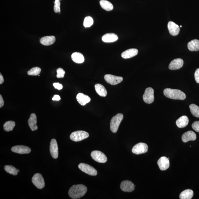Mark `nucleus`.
<instances>
[{
	"label": "nucleus",
	"mask_w": 199,
	"mask_h": 199,
	"mask_svg": "<svg viewBox=\"0 0 199 199\" xmlns=\"http://www.w3.org/2000/svg\"><path fill=\"white\" fill-rule=\"evenodd\" d=\"M180 27H182V26H180Z\"/></svg>",
	"instance_id": "42"
},
{
	"label": "nucleus",
	"mask_w": 199,
	"mask_h": 199,
	"mask_svg": "<svg viewBox=\"0 0 199 199\" xmlns=\"http://www.w3.org/2000/svg\"><path fill=\"white\" fill-rule=\"evenodd\" d=\"M50 152L52 157L57 159L58 156V146L56 139H53L51 141L50 145Z\"/></svg>",
	"instance_id": "13"
},
{
	"label": "nucleus",
	"mask_w": 199,
	"mask_h": 199,
	"mask_svg": "<svg viewBox=\"0 0 199 199\" xmlns=\"http://www.w3.org/2000/svg\"><path fill=\"white\" fill-rule=\"evenodd\" d=\"M192 128L196 132L199 133V121L193 122L192 125Z\"/></svg>",
	"instance_id": "36"
},
{
	"label": "nucleus",
	"mask_w": 199,
	"mask_h": 199,
	"mask_svg": "<svg viewBox=\"0 0 199 199\" xmlns=\"http://www.w3.org/2000/svg\"><path fill=\"white\" fill-rule=\"evenodd\" d=\"M41 69L38 67H34L29 70L27 74L30 76H37L39 75L41 73Z\"/></svg>",
	"instance_id": "33"
},
{
	"label": "nucleus",
	"mask_w": 199,
	"mask_h": 199,
	"mask_svg": "<svg viewBox=\"0 0 199 199\" xmlns=\"http://www.w3.org/2000/svg\"><path fill=\"white\" fill-rule=\"evenodd\" d=\"M77 99L78 103L82 105H85L91 101L89 97L82 93H79L77 94Z\"/></svg>",
	"instance_id": "21"
},
{
	"label": "nucleus",
	"mask_w": 199,
	"mask_h": 199,
	"mask_svg": "<svg viewBox=\"0 0 199 199\" xmlns=\"http://www.w3.org/2000/svg\"><path fill=\"white\" fill-rule=\"evenodd\" d=\"M78 167L83 172L86 173L87 174L92 176H95L97 175V171L89 165L81 163L78 165Z\"/></svg>",
	"instance_id": "5"
},
{
	"label": "nucleus",
	"mask_w": 199,
	"mask_h": 199,
	"mask_svg": "<svg viewBox=\"0 0 199 199\" xmlns=\"http://www.w3.org/2000/svg\"><path fill=\"white\" fill-rule=\"evenodd\" d=\"M5 170L6 172L14 175H18L20 170L11 165H6L5 166Z\"/></svg>",
	"instance_id": "29"
},
{
	"label": "nucleus",
	"mask_w": 199,
	"mask_h": 199,
	"mask_svg": "<svg viewBox=\"0 0 199 199\" xmlns=\"http://www.w3.org/2000/svg\"><path fill=\"white\" fill-rule=\"evenodd\" d=\"M195 79L197 83H199V68L197 69L194 74Z\"/></svg>",
	"instance_id": "37"
},
{
	"label": "nucleus",
	"mask_w": 199,
	"mask_h": 199,
	"mask_svg": "<svg viewBox=\"0 0 199 199\" xmlns=\"http://www.w3.org/2000/svg\"><path fill=\"white\" fill-rule=\"evenodd\" d=\"M91 155L93 159L97 162L100 163H105L107 161V156L101 151H93L91 153Z\"/></svg>",
	"instance_id": "7"
},
{
	"label": "nucleus",
	"mask_w": 199,
	"mask_h": 199,
	"mask_svg": "<svg viewBox=\"0 0 199 199\" xmlns=\"http://www.w3.org/2000/svg\"><path fill=\"white\" fill-rule=\"evenodd\" d=\"M184 61L180 58L175 59L173 60L169 65V68L171 70L180 69L183 66Z\"/></svg>",
	"instance_id": "14"
},
{
	"label": "nucleus",
	"mask_w": 199,
	"mask_h": 199,
	"mask_svg": "<svg viewBox=\"0 0 199 199\" xmlns=\"http://www.w3.org/2000/svg\"><path fill=\"white\" fill-rule=\"evenodd\" d=\"M61 0H55L54 2V11L57 13H60L61 12L60 9V2Z\"/></svg>",
	"instance_id": "34"
},
{
	"label": "nucleus",
	"mask_w": 199,
	"mask_h": 199,
	"mask_svg": "<svg viewBox=\"0 0 199 199\" xmlns=\"http://www.w3.org/2000/svg\"><path fill=\"white\" fill-rule=\"evenodd\" d=\"M118 36L113 33L106 34L102 37V41L105 43H110L117 41L118 40Z\"/></svg>",
	"instance_id": "18"
},
{
	"label": "nucleus",
	"mask_w": 199,
	"mask_h": 199,
	"mask_svg": "<svg viewBox=\"0 0 199 199\" xmlns=\"http://www.w3.org/2000/svg\"><path fill=\"white\" fill-rule=\"evenodd\" d=\"M87 190V188L83 185H73L70 188L69 195L73 199L80 198L85 194Z\"/></svg>",
	"instance_id": "1"
},
{
	"label": "nucleus",
	"mask_w": 199,
	"mask_h": 199,
	"mask_svg": "<svg viewBox=\"0 0 199 199\" xmlns=\"http://www.w3.org/2000/svg\"><path fill=\"white\" fill-rule=\"evenodd\" d=\"M61 99V97L58 95H54L52 98V100L53 101H59Z\"/></svg>",
	"instance_id": "39"
},
{
	"label": "nucleus",
	"mask_w": 199,
	"mask_h": 199,
	"mask_svg": "<svg viewBox=\"0 0 199 199\" xmlns=\"http://www.w3.org/2000/svg\"><path fill=\"white\" fill-rule=\"evenodd\" d=\"M101 7L107 11H111L113 9V6L112 4L107 0H101L100 2Z\"/></svg>",
	"instance_id": "28"
},
{
	"label": "nucleus",
	"mask_w": 199,
	"mask_h": 199,
	"mask_svg": "<svg viewBox=\"0 0 199 199\" xmlns=\"http://www.w3.org/2000/svg\"><path fill=\"white\" fill-rule=\"evenodd\" d=\"M121 189L124 192H131L135 189V185L132 182L126 180L121 182L120 185Z\"/></svg>",
	"instance_id": "11"
},
{
	"label": "nucleus",
	"mask_w": 199,
	"mask_h": 199,
	"mask_svg": "<svg viewBox=\"0 0 199 199\" xmlns=\"http://www.w3.org/2000/svg\"><path fill=\"white\" fill-rule=\"evenodd\" d=\"M194 195L193 191L190 189L186 190L182 192L180 195V199H191Z\"/></svg>",
	"instance_id": "27"
},
{
	"label": "nucleus",
	"mask_w": 199,
	"mask_h": 199,
	"mask_svg": "<svg viewBox=\"0 0 199 199\" xmlns=\"http://www.w3.org/2000/svg\"><path fill=\"white\" fill-rule=\"evenodd\" d=\"M4 105V101L2 95H0V107H3Z\"/></svg>",
	"instance_id": "40"
},
{
	"label": "nucleus",
	"mask_w": 199,
	"mask_h": 199,
	"mask_svg": "<svg viewBox=\"0 0 199 199\" xmlns=\"http://www.w3.org/2000/svg\"><path fill=\"white\" fill-rule=\"evenodd\" d=\"M4 81V78L1 73L0 74V84H3Z\"/></svg>",
	"instance_id": "41"
},
{
	"label": "nucleus",
	"mask_w": 199,
	"mask_h": 199,
	"mask_svg": "<svg viewBox=\"0 0 199 199\" xmlns=\"http://www.w3.org/2000/svg\"><path fill=\"white\" fill-rule=\"evenodd\" d=\"M15 126V122L12 121H9L5 123L3 125V128L4 130L9 132V131H12Z\"/></svg>",
	"instance_id": "31"
},
{
	"label": "nucleus",
	"mask_w": 199,
	"mask_h": 199,
	"mask_svg": "<svg viewBox=\"0 0 199 199\" xmlns=\"http://www.w3.org/2000/svg\"><path fill=\"white\" fill-rule=\"evenodd\" d=\"M53 85L55 88L58 90H61L63 88V86L62 84L59 83H55Z\"/></svg>",
	"instance_id": "38"
},
{
	"label": "nucleus",
	"mask_w": 199,
	"mask_h": 199,
	"mask_svg": "<svg viewBox=\"0 0 199 199\" xmlns=\"http://www.w3.org/2000/svg\"><path fill=\"white\" fill-rule=\"evenodd\" d=\"M71 58L73 62L77 63H82L84 61L83 55L79 52L73 53L72 55Z\"/></svg>",
	"instance_id": "26"
},
{
	"label": "nucleus",
	"mask_w": 199,
	"mask_h": 199,
	"mask_svg": "<svg viewBox=\"0 0 199 199\" xmlns=\"http://www.w3.org/2000/svg\"><path fill=\"white\" fill-rule=\"evenodd\" d=\"M189 107L192 115L194 117L199 118V107L193 104L190 105Z\"/></svg>",
	"instance_id": "30"
},
{
	"label": "nucleus",
	"mask_w": 199,
	"mask_h": 199,
	"mask_svg": "<svg viewBox=\"0 0 199 199\" xmlns=\"http://www.w3.org/2000/svg\"><path fill=\"white\" fill-rule=\"evenodd\" d=\"M94 21L93 18L91 17L87 16L84 19L83 22V26L84 27H89L92 26L94 24Z\"/></svg>",
	"instance_id": "32"
},
{
	"label": "nucleus",
	"mask_w": 199,
	"mask_h": 199,
	"mask_svg": "<svg viewBox=\"0 0 199 199\" xmlns=\"http://www.w3.org/2000/svg\"><path fill=\"white\" fill-rule=\"evenodd\" d=\"M143 101L147 104H151L154 101V90L151 88L146 89L143 96Z\"/></svg>",
	"instance_id": "9"
},
{
	"label": "nucleus",
	"mask_w": 199,
	"mask_h": 199,
	"mask_svg": "<svg viewBox=\"0 0 199 199\" xmlns=\"http://www.w3.org/2000/svg\"><path fill=\"white\" fill-rule=\"evenodd\" d=\"M104 78L105 81L108 83L113 85L120 83L123 80V78L122 77H117L110 74L105 75Z\"/></svg>",
	"instance_id": "10"
},
{
	"label": "nucleus",
	"mask_w": 199,
	"mask_h": 199,
	"mask_svg": "<svg viewBox=\"0 0 199 199\" xmlns=\"http://www.w3.org/2000/svg\"><path fill=\"white\" fill-rule=\"evenodd\" d=\"M189 119L187 116H184L180 117L176 121V125L179 128L185 127L188 125Z\"/></svg>",
	"instance_id": "23"
},
{
	"label": "nucleus",
	"mask_w": 199,
	"mask_h": 199,
	"mask_svg": "<svg viewBox=\"0 0 199 199\" xmlns=\"http://www.w3.org/2000/svg\"><path fill=\"white\" fill-rule=\"evenodd\" d=\"M56 40V38L54 36H48L41 38L40 40V43L42 45L48 46L54 44Z\"/></svg>",
	"instance_id": "22"
},
{
	"label": "nucleus",
	"mask_w": 199,
	"mask_h": 199,
	"mask_svg": "<svg viewBox=\"0 0 199 199\" xmlns=\"http://www.w3.org/2000/svg\"><path fill=\"white\" fill-rule=\"evenodd\" d=\"M196 136L193 131H190L186 132L182 135V140L184 143H187L189 141L196 140Z\"/></svg>",
	"instance_id": "17"
},
{
	"label": "nucleus",
	"mask_w": 199,
	"mask_h": 199,
	"mask_svg": "<svg viewBox=\"0 0 199 199\" xmlns=\"http://www.w3.org/2000/svg\"><path fill=\"white\" fill-rule=\"evenodd\" d=\"M95 90L99 96L105 97L107 96V92L105 88L102 84H97L94 86Z\"/></svg>",
	"instance_id": "25"
},
{
	"label": "nucleus",
	"mask_w": 199,
	"mask_h": 199,
	"mask_svg": "<svg viewBox=\"0 0 199 199\" xmlns=\"http://www.w3.org/2000/svg\"><path fill=\"white\" fill-rule=\"evenodd\" d=\"M148 148L147 144L139 143L133 147L132 151L133 153L136 154L145 153L148 152Z\"/></svg>",
	"instance_id": "8"
},
{
	"label": "nucleus",
	"mask_w": 199,
	"mask_h": 199,
	"mask_svg": "<svg viewBox=\"0 0 199 199\" xmlns=\"http://www.w3.org/2000/svg\"><path fill=\"white\" fill-rule=\"evenodd\" d=\"M164 96L168 98L174 100H184L186 97V95L180 90L167 88L164 91Z\"/></svg>",
	"instance_id": "2"
},
{
	"label": "nucleus",
	"mask_w": 199,
	"mask_h": 199,
	"mask_svg": "<svg viewBox=\"0 0 199 199\" xmlns=\"http://www.w3.org/2000/svg\"><path fill=\"white\" fill-rule=\"evenodd\" d=\"M11 151L14 153L21 154H28L31 151L29 147L23 145L14 146L11 149Z\"/></svg>",
	"instance_id": "12"
},
{
	"label": "nucleus",
	"mask_w": 199,
	"mask_h": 199,
	"mask_svg": "<svg viewBox=\"0 0 199 199\" xmlns=\"http://www.w3.org/2000/svg\"><path fill=\"white\" fill-rule=\"evenodd\" d=\"M57 78H63L64 77V74H65V71L63 69L61 68H59L57 69Z\"/></svg>",
	"instance_id": "35"
},
{
	"label": "nucleus",
	"mask_w": 199,
	"mask_h": 199,
	"mask_svg": "<svg viewBox=\"0 0 199 199\" xmlns=\"http://www.w3.org/2000/svg\"><path fill=\"white\" fill-rule=\"evenodd\" d=\"M188 48L190 51H197L199 50V40L195 39L188 43Z\"/></svg>",
	"instance_id": "24"
},
{
	"label": "nucleus",
	"mask_w": 199,
	"mask_h": 199,
	"mask_svg": "<svg viewBox=\"0 0 199 199\" xmlns=\"http://www.w3.org/2000/svg\"><path fill=\"white\" fill-rule=\"evenodd\" d=\"M138 52V50L137 49H130L123 52L121 54V56L124 59L130 58L137 56Z\"/></svg>",
	"instance_id": "19"
},
{
	"label": "nucleus",
	"mask_w": 199,
	"mask_h": 199,
	"mask_svg": "<svg viewBox=\"0 0 199 199\" xmlns=\"http://www.w3.org/2000/svg\"><path fill=\"white\" fill-rule=\"evenodd\" d=\"M168 27L170 34L173 36H176L179 34L180 31V27L177 24L171 21L169 22Z\"/></svg>",
	"instance_id": "16"
},
{
	"label": "nucleus",
	"mask_w": 199,
	"mask_h": 199,
	"mask_svg": "<svg viewBox=\"0 0 199 199\" xmlns=\"http://www.w3.org/2000/svg\"><path fill=\"white\" fill-rule=\"evenodd\" d=\"M89 136L88 133L85 131H78L72 133L70 137L72 141L79 142L88 138Z\"/></svg>",
	"instance_id": "4"
},
{
	"label": "nucleus",
	"mask_w": 199,
	"mask_h": 199,
	"mask_svg": "<svg viewBox=\"0 0 199 199\" xmlns=\"http://www.w3.org/2000/svg\"><path fill=\"white\" fill-rule=\"evenodd\" d=\"M123 117L122 114L118 113L112 118L110 122V130L112 132L114 133L117 132Z\"/></svg>",
	"instance_id": "3"
},
{
	"label": "nucleus",
	"mask_w": 199,
	"mask_h": 199,
	"mask_svg": "<svg viewBox=\"0 0 199 199\" xmlns=\"http://www.w3.org/2000/svg\"><path fill=\"white\" fill-rule=\"evenodd\" d=\"M158 164L160 170L164 171L168 169L170 166L169 159L166 157L160 158L158 162Z\"/></svg>",
	"instance_id": "15"
},
{
	"label": "nucleus",
	"mask_w": 199,
	"mask_h": 199,
	"mask_svg": "<svg viewBox=\"0 0 199 199\" xmlns=\"http://www.w3.org/2000/svg\"><path fill=\"white\" fill-rule=\"evenodd\" d=\"M34 185L36 187L40 189H41L45 186V182L42 175L40 173L35 174L32 179Z\"/></svg>",
	"instance_id": "6"
},
{
	"label": "nucleus",
	"mask_w": 199,
	"mask_h": 199,
	"mask_svg": "<svg viewBox=\"0 0 199 199\" xmlns=\"http://www.w3.org/2000/svg\"><path fill=\"white\" fill-rule=\"evenodd\" d=\"M28 122L30 127L32 131H35L37 130V118L35 114L32 113L31 114Z\"/></svg>",
	"instance_id": "20"
}]
</instances>
